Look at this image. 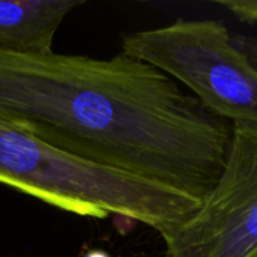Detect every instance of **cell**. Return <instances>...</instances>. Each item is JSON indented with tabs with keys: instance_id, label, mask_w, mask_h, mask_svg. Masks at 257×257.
<instances>
[{
	"instance_id": "cell-1",
	"label": "cell",
	"mask_w": 257,
	"mask_h": 257,
	"mask_svg": "<svg viewBox=\"0 0 257 257\" xmlns=\"http://www.w3.org/2000/svg\"><path fill=\"white\" fill-rule=\"evenodd\" d=\"M0 119L81 161L203 200L232 123L160 68L110 59L0 51Z\"/></svg>"
},
{
	"instance_id": "cell-2",
	"label": "cell",
	"mask_w": 257,
	"mask_h": 257,
	"mask_svg": "<svg viewBox=\"0 0 257 257\" xmlns=\"http://www.w3.org/2000/svg\"><path fill=\"white\" fill-rule=\"evenodd\" d=\"M0 184L60 211L140 221L160 235L181 226L200 200L181 191L71 157L0 119Z\"/></svg>"
},
{
	"instance_id": "cell-3",
	"label": "cell",
	"mask_w": 257,
	"mask_h": 257,
	"mask_svg": "<svg viewBox=\"0 0 257 257\" xmlns=\"http://www.w3.org/2000/svg\"><path fill=\"white\" fill-rule=\"evenodd\" d=\"M122 51L167 72L230 123H257V69L223 21L176 20L134 32Z\"/></svg>"
},
{
	"instance_id": "cell-4",
	"label": "cell",
	"mask_w": 257,
	"mask_h": 257,
	"mask_svg": "<svg viewBox=\"0 0 257 257\" xmlns=\"http://www.w3.org/2000/svg\"><path fill=\"white\" fill-rule=\"evenodd\" d=\"M161 238L166 257H257V123H232L217 184L191 218Z\"/></svg>"
},
{
	"instance_id": "cell-5",
	"label": "cell",
	"mask_w": 257,
	"mask_h": 257,
	"mask_svg": "<svg viewBox=\"0 0 257 257\" xmlns=\"http://www.w3.org/2000/svg\"><path fill=\"white\" fill-rule=\"evenodd\" d=\"M81 0H0V51L47 53L69 12Z\"/></svg>"
},
{
	"instance_id": "cell-6",
	"label": "cell",
	"mask_w": 257,
	"mask_h": 257,
	"mask_svg": "<svg viewBox=\"0 0 257 257\" xmlns=\"http://www.w3.org/2000/svg\"><path fill=\"white\" fill-rule=\"evenodd\" d=\"M215 5L227 9L239 21L257 24V0H218Z\"/></svg>"
},
{
	"instance_id": "cell-7",
	"label": "cell",
	"mask_w": 257,
	"mask_h": 257,
	"mask_svg": "<svg viewBox=\"0 0 257 257\" xmlns=\"http://www.w3.org/2000/svg\"><path fill=\"white\" fill-rule=\"evenodd\" d=\"M235 47L248 59V62L257 69V38L245 35H232Z\"/></svg>"
},
{
	"instance_id": "cell-8",
	"label": "cell",
	"mask_w": 257,
	"mask_h": 257,
	"mask_svg": "<svg viewBox=\"0 0 257 257\" xmlns=\"http://www.w3.org/2000/svg\"><path fill=\"white\" fill-rule=\"evenodd\" d=\"M84 257H110L107 253H104V251H90V253H87Z\"/></svg>"
}]
</instances>
